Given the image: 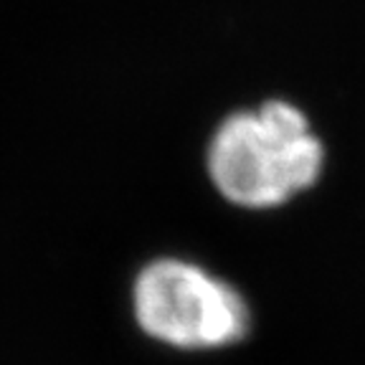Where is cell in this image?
<instances>
[{"label":"cell","mask_w":365,"mask_h":365,"mask_svg":"<svg viewBox=\"0 0 365 365\" xmlns=\"http://www.w3.org/2000/svg\"><path fill=\"white\" fill-rule=\"evenodd\" d=\"M309 114L284 97L228 112L205 145V175L228 205L277 211L309 193L325 170Z\"/></svg>","instance_id":"obj_1"},{"label":"cell","mask_w":365,"mask_h":365,"mask_svg":"<svg viewBox=\"0 0 365 365\" xmlns=\"http://www.w3.org/2000/svg\"><path fill=\"white\" fill-rule=\"evenodd\" d=\"M130 312L140 335L173 353H218L251 332L244 292L195 259L175 254L153 257L137 269Z\"/></svg>","instance_id":"obj_2"}]
</instances>
